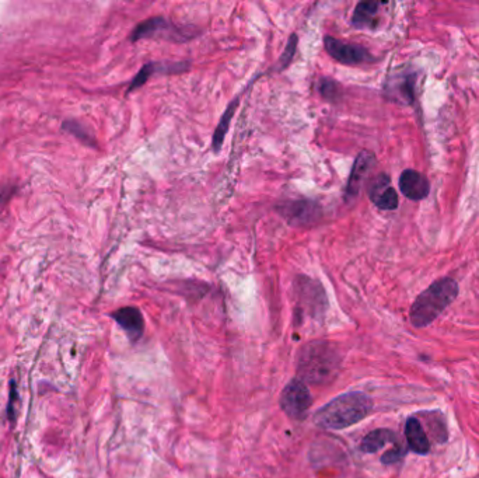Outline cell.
I'll return each mask as SVG.
<instances>
[{
	"label": "cell",
	"instance_id": "cell-1",
	"mask_svg": "<svg viewBox=\"0 0 479 478\" xmlns=\"http://www.w3.org/2000/svg\"><path fill=\"white\" fill-rule=\"evenodd\" d=\"M371 410L373 400L366 393L350 391L325 404L316 413L314 422L322 429L339 431L357 424L366 418Z\"/></svg>",
	"mask_w": 479,
	"mask_h": 478
},
{
	"label": "cell",
	"instance_id": "cell-2",
	"mask_svg": "<svg viewBox=\"0 0 479 478\" xmlns=\"http://www.w3.org/2000/svg\"><path fill=\"white\" fill-rule=\"evenodd\" d=\"M340 356L328 342H312L306 345L298 359V373L302 382L312 384L331 383L339 370Z\"/></svg>",
	"mask_w": 479,
	"mask_h": 478
},
{
	"label": "cell",
	"instance_id": "cell-3",
	"mask_svg": "<svg viewBox=\"0 0 479 478\" xmlns=\"http://www.w3.org/2000/svg\"><path fill=\"white\" fill-rule=\"evenodd\" d=\"M459 285L454 279L443 278L433 282L414 302L409 319L416 328L430 325L457 298Z\"/></svg>",
	"mask_w": 479,
	"mask_h": 478
},
{
	"label": "cell",
	"instance_id": "cell-4",
	"mask_svg": "<svg viewBox=\"0 0 479 478\" xmlns=\"http://www.w3.org/2000/svg\"><path fill=\"white\" fill-rule=\"evenodd\" d=\"M195 35V30L188 31L185 27H178L164 17H152L136 25L132 31L131 41L135 42L143 38H161L172 42H185L192 39Z\"/></svg>",
	"mask_w": 479,
	"mask_h": 478
},
{
	"label": "cell",
	"instance_id": "cell-5",
	"mask_svg": "<svg viewBox=\"0 0 479 478\" xmlns=\"http://www.w3.org/2000/svg\"><path fill=\"white\" fill-rule=\"evenodd\" d=\"M312 403L310 390L300 379L292 380L281 394L282 410L296 421H303L307 417Z\"/></svg>",
	"mask_w": 479,
	"mask_h": 478
},
{
	"label": "cell",
	"instance_id": "cell-6",
	"mask_svg": "<svg viewBox=\"0 0 479 478\" xmlns=\"http://www.w3.org/2000/svg\"><path fill=\"white\" fill-rule=\"evenodd\" d=\"M276 210L292 226L316 225L322 216L319 202L310 199L285 201L276 206Z\"/></svg>",
	"mask_w": 479,
	"mask_h": 478
},
{
	"label": "cell",
	"instance_id": "cell-7",
	"mask_svg": "<svg viewBox=\"0 0 479 478\" xmlns=\"http://www.w3.org/2000/svg\"><path fill=\"white\" fill-rule=\"evenodd\" d=\"M324 45H325V51L335 61L346 66H355V65L369 63L374 61L371 54L364 46H360L356 44H347L345 41L336 39L329 35L324 38Z\"/></svg>",
	"mask_w": 479,
	"mask_h": 478
},
{
	"label": "cell",
	"instance_id": "cell-8",
	"mask_svg": "<svg viewBox=\"0 0 479 478\" xmlns=\"http://www.w3.org/2000/svg\"><path fill=\"white\" fill-rule=\"evenodd\" d=\"M370 201L381 210H394L398 208V194L391 187V180L381 172L374 177L369 185Z\"/></svg>",
	"mask_w": 479,
	"mask_h": 478
},
{
	"label": "cell",
	"instance_id": "cell-9",
	"mask_svg": "<svg viewBox=\"0 0 479 478\" xmlns=\"http://www.w3.org/2000/svg\"><path fill=\"white\" fill-rule=\"evenodd\" d=\"M376 164V158L371 152L369 151H363L359 153V156L355 160L350 175H349V181L346 185V191H345V199L346 201H352L355 199L362 188V184L366 178V175L369 174V171L371 170V167Z\"/></svg>",
	"mask_w": 479,
	"mask_h": 478
},
{
	"label": "cell",
	"instance_id": "cell-10",
	"mask_svg": "<svg viewBox=\"0 0 479 478\" xmlns=\"http://www.w3.org/2000/svg\"><path fill=\"white\" fill-rule=\"evenodd\" d=\"M189 69V62H151L146 63L139 73L134 77L131 86L128 87V94L138 90L139 87H142L149 79L151 76L159 73V75H177V73H182L185 70Z\"/></svg>",
	"mask_w": 479,
	"mask_h": 478
},
{
	"label": "cell",
	"instance_id": "cell-11",
	"mask_svg": "<svg viewBox=\"0 0 479 478\" xmlns=\"http://www.w3.org/2000/svg\"><path fill=\"white\" fill-rule=\"evenodd\" d=\"M400 188L408 199L421 201L429 195L430 184L423 174L415 170H405L400 177Z\"/></svg>",
	"mask_w": 479,
	"mask_h": 478
},
{
	"label": "cell",
	"instance_id": "cell-12",
	"mask_svg": "<svg viewBox=\"0 0 479 478\" xmlns=\"http://www.w3.org/2000/svg\"><path fill=\"white\" fill-rule=\"evenodd\" d=\"M113 319L115 320L120 327L127 332L128 338L132 342H136L142 338L145 331V320L143 315L136 308H122L117 312H114Z\"/></svg>",
	"mask_w": 479,
	"mask_h": 478
},
{
	"label": "cell",
	"instance_id": "cell-13",
	"mask_svg": "<svg viewBox=\"0 0 479 478\" xmlns=\"http://www.w3.org/2000/svg\"><path fill=\"white\" fill-rule=\"evenodd\" d=\"M405 438L409 449L416 455H428L430 452V441L418 418H408L405 424Z\"/></svg>",
	"mask_w": 479,
	"mask_h": 478
},
{
	"label": "cell",
	"instance_id": "cell-14",
	"mask_svg": "<svg viewBox=\"0 0 479 478\" xmlns=\"http://www.w3.org/2000/svg\"><path fill=\"white\" fill-rule=\"evenodd\" d=\"M380 1H360L352 15V25L356 28H373L377 23Z\"/></svg>",
	"mask_w": 479,
	"mask_h": 478
},
{
	"label": "cell",
	"instance_id": "cell-15",
	"mask_svg": "<svg viewBox=\"0 0 479 478\" xmlns=\"http://www.w3.org/2000/svg\"><path fill=\"white\" fill-rule=\"evenodd\" d=\"M388 444L398 445V436L391 429L383 428V429H376L367 434L362 441L360 449L364 453H376Z\"/></svg>",
	"mask_w": 479,
	"mask_h": 478
},
{
	"label": "cell",
	"instance_id": "cell-16",
	"mask_svg": "<svg viewBox=\"0 0 479 478\" xmlns=\"http://www.w3.org/2000/svg\"><path fill=\"white\" fill-rule=\"evenodd\" d=\"M238 100H240V97H237L236 100H233V101L229 104V107L226 108L224 114L222 115V118H220V121H219V124H217V128H216L215 135H213V151H215V152H219L220 148H222V145H223V142H224V138H226V134H227V131H229L231 118L234 117L236 110H237V107H238V104H240Z\"/></svg>",
	"mask_w": 479,
	"mask_h": 478
},
{
	"label": "cell",
	"instance_id": "cell-17",
	"mask_svg": "<svg viewBox=\"0 0 479 478\" xmlns=\"http://www.w3.org/2000/svg\"><path fill=\"white\" fill-rule=\"evenodd\" d=\"M319 93L321 97L326 101L335 103L340 99V87L339 84L328 77H322L319 82Z\"/></svg>",
	"mask_w": 479,
	"mask_h": 478
},
{
	"label": "cell",
	"instance_id": "cell-18",
	"mask_svg": "<svg viewBox=\"0 0 479 478\" xmlns=\"http://www.w3.org/2000/svg\"><path fill=\"white\" fill-rule=\"evenodd\" d=\"M298 41H299L298 35H296V34H292L290 38H289V41H288V45H286V48H285V52L282 54L281 59L278 61V63H276V66H275L276 70H283V69H286L288 65L293 61V56H295L296 48H298Z\"/></svg>",
	"mask_w": 479,
	"mask_h": 478
},
{
	"label": "cell",
	"instance_id": "cell-19",
	"mask_svg": "<svg viewBox=\"0 0 479 478\" xmlns=\"http://www.w3.org/2000/svg\"><path fill=\"white\" fill-rule=\"evenodd\" d=\"M65 130H68L69 132L75 134L76 137H79L82 141H84L86 144H90V145H96V142L91 139V137L89 135V132L77 122H65L63 125Z\"/></svg>",
	"mask_w": 479,
	"mask_h": 478
},
{
	"label": "cell",
	"instance_id": "cell-20",
	"mask_svg": "<svg viewBox=\"0 0 479 478\" xmlns=\"http://www.w3.org/2000/svg\"><path fill=\"white\" fill-rule=\"evenodd\" d=\"M404 455H405V451H404V449L401 448V445L398 444V445H395L391 451H388V452H385V453L383 455L381 463H383V465H394V463L400 462V460L404 458Z\"/></svg>",
	"mask_w": 479,
	"mask_h": 478
},
{
	"label": "cell",
	"instance_id": "cell-21",
	"mask_svg": "<svg viewBox=\"0 0 479 478\" xmlns=\"http://www.w3.org/2000/svg\"><path fill=\"white\" fill-rule=\"evenodd\" d=\"M17 401V390L14 383L11 382V393H10V401H8V418L14 420V403Z\"/></svg>",
	"mask_w": 479,
	"mask_h": 478
},
{
	"label": "cell",
	"instance_id": "cell-22",
	"mask_svg": "<svg viewBox=\"0 0 479 478\" xmlns=\"http://www.w3.org/2000/svg\"><path fill=\"white\" fill-rule=\"evenodd\" d=\"M3 198H4V195H3V194H0V201H1Z\"/></svg>",
	"mask_w": 479,
	"mask_h": 478
}]
</instances>
